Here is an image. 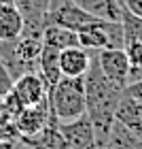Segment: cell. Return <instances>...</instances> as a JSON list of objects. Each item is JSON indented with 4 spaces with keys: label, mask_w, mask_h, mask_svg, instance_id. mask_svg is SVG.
Returning a JSON list of instances; mask_svg holds the SVG:
<instances>
[{
    "label": "cell",
    "mask_w": 142,
    "mask_h": 149,
    "mask_svg": "<svg viewBox=\"0 0 142 149\" xmlns=\"http://www.w3.org/2000/svg\"><path fill=\"white\" fill-rule=\"evenodd\" d=\"M74 2L98 19H110V22H119L121 19L119 0H74Z\"/></svg>",
    "instance_id": "cell-15"
},
{
    "label": "cell",
    "mask_w": 142,
    "mask_h": 149,
    "mask_svg": "<svg viewBox=\"0 0 142 149\" xmlns=\"http://www.w3.org/2000/svg\"><path fill=\"white\" fill-rule=\"evenodd\" d=\"M49 100H43L34 107H26L15 117V126H17V132H19V139L21 136H34L38 134L43 128L47 126V119H49Z\"/></svg>",
    "instance_id": "cell-7"
},
{
    "label": "cell",
    "mask_w": 142,
    "mask_h": 149,
    "mask_svg": "<svg viewBox=\"0 0 142 149\" xmlns=\"http://www.w3.org/2000/svg\"><path fill=\"white\" fill-rule=\"evenodd\" d=\"M91 62V51L85 47H68L59 51V72L62 77H85Z\"/></svg>",
    "instance_id": "cell-9"
},
{
    "label": "cell",
    "mask_w": 142,
    "mask_h": 149,
    "mask_svg": "<svg viewBox=\"0 0 142 149\" xmlns=\"http://www.w3.org/2000/svg\"><path fill=\"white\" fill-rule=\"evenodd\" d=\"M106 149H142V130L114 119L106 139Z\"/></svg>",
    "instance_id": "cell-10"
},
{
    "label": "cell",
    "mask_w": 142,
    "mask_h": 149,
    "mask_svg": "<svg viewBox=\"0 0 142 149\" xmlns=\"http://www.w3.org/2000/svg\"><path fill=\"white\" fill-rule=\"evenodd\" d=\"M83 79H85V102H87L85 113L91 119L96 143L102 149L106 147L108 132H110V126L114 121V109H117V102L123 94V87L114 85L112 81L104 77L98 64L96 51H91V62Z\"/></svg>",
    "instance_id": "cell-1"
},
{
    "label": "cell",
    "mask_w": 142,
    "mask_h": 149,
    "mask_svg": "<svg viewBox=\"0 0 142 149\" xmlns=\"http://www.w3.org/2000/svg\"><path fill=\"white\" fill-rule=\"evenodd\" d=\"M43 43L51 45L55 49H68V47H81L79 43V32L64 28V26H55V24H47L43 30Z\"/></svg>",
    "instance_id": "cell-14"
},
{
    "label": "cell",
    "mask_w": 142,
    "mask_h": 149,
    "mask_svg": "<svg viewBox=\"0 0 142 149\" xmlns=\"http://www.w3.org/2000/svg\"><path fill=\"white\" fill-rule=\"evenodd\" d=\"M49 109L59 121H72L85 115V79L83 77H62L47 92Z\"/></svg>",
    "instance_id": "cell-2"
},
{
    "label": "cell",
    "mask_w": 142,
    "mask_h": 149,
    "mask_svg": "<svg viewBox=\"0 0 142 149\" xmlns=\"http://www.w3.org/2000/svg\"><path fill=\"white\" fill-rule=\"evenodd\" d=\"M93 19H98V17L83 11L74 0H49V11H47L45 22L55 24V26H64V28L79 32L83 26L91 24Z\"/></svg>",
    "instance_id": "cell-3"
},
{
    "label": "cell",
    "mask_w": 142,
    "mask_h": 149,
    "mask_svg": "<svg viewBox=\"0 0 142 149\" xmlns=\"http://www.w3.org/2000/svg\"><path fill=\"white\" fill-rule=\"evenodd\" d=\"M96 56H98V64L102 68L104 77L125 90L127 72H130V60L125 56V49H100L96 51Z\"/></svg>",
    "instance_id": "cell-5"
},
{
    "label": "cell",
    "mask_w": 142,
    "mask_h": 149,
    "mask_svg": "<svg viewBox=\"0 0 142 149\" xmlns=\"http://www.w3.org/2000/svg\"><path fill=\"white\" fill-rule=\"evenodd\" d=\"M114 119L121 121V124L136 128V130H142V104L138 102L136 98H132L130 94L123 90L117 109H114Z\"/></svg>",
    "instance_id": "cell-12"
},
{
    "label": "cell",
    "mask_w": 142,
    "mask_h": 149,
    "mask_svg": "<svg viewBox=\"0 0 142 149\" xmlns=\"http://www.w3.org/2000/svg\"><path fill=\"white\" fill-rule=\"evenodd\" d=\"M125 92L130 94L132 98H136L138 102L142 104V79H140V81H136V83H130V85L125 87Z\"/></svg>",
    "instance_id": "cell-20"
},
{
    "label": "cell",
    "mask_w": 142,
    "mask_h": 149,
    "mask_svg": "<svg viewBox=\"0 0 142 149\" xmlns=\"http://www.w3.org/2000/svg\"><path fill=\"white\" fill-rule=\"evenodd\" d=\"M121 26H123V36H125V45L134 43V40H142V17L134 15L121 4Z\"/></svg>",
    "instance_id": "cell-16"
},
{
    "label": "cell",
    "mask_w": 142,
    "mask_h": 149,
    "mask_svg": "<svg viewBox=\"0 0 142 149\" xmlns=\"http://www.w3.org/2000/svg\"><path fill=\"white\" fill-rule=\"evenodd\" d=\"M21 149H34V147H30V145H23V147H21Z\"/></svg>",
    "instance_id": "cell-22"
},
{
    "label": "cell",
    "mask_w": 142,
    "mask_h": 149,
    "mask_svg": "<svg viewBox=\"0 0 142 149\" xmlns=\"http://www.w3.org/2000/svg\"><path fill=\"white\" fill-rule=\"evenodd\" d=\"M11 90H13V77L9 74V70H6V66L2 62V58H0V98H4Z\"/></svg>",
    "instance_id": "cell-18"
},
{
    "label": "cell",
    "mask_w": 142,
    "mask_h": 149,
    "mask_svg": "<svg viewBox=\"0 0 142 149\" xmlns=\"http://www.w3.org/2000/svg\"><path fill=\"white\" fill-rule=\"evenodd\" d=\"M13 4L19 9V13L23 17L21 34L43 38V30L47 26L45 17H47V11H49V0H15Z\"/></svg>",
    "instance_id": "cell-6"
},
{
    "label": "cell",
    "mask_w": 142,
    "mask_h": 149,
    "mask_svg": "<svg viewBox=\"0 0 142 149\" xmlns=\"http://www.w3.org/2000/svg\"><path fill=\"white\" fill-rule=\"evenodd\" d=\"M119 2L123 4L130 13H134V15L142 17V0H119Z\"/></svg>",
    "instance_id": "cell-19"
},
{
    "label": "cell",
    "mask_w": 142,
    "mask_h": 149,
    "mask_svg": "<svg viewBox=\"0 0 142 149\" xmlns=\"http://www.w3.org/2000/svg\"><path fill=\"white\" fill-rule=\"evenodd\" d=\"M59 132L70 149H100L96 143L91 119L87 117V113L72 121H59Z\"/></svg>",
    "instance_id": "cell-4"
},
{
    "label": "cell",
    "mask_w": 142,
    "mask_h": 149,
    "mask_svg": "<svg viewBox=\"0 0 142 149\" xmlns=\"http://www.w3.org/2000/svg\"><path fill=\"white\" fill-rule=\"evenodd\" d=\"M15 0H0V4H13Z\"/></svg>",
    "instance_id": "cell-21"
},
{
    "label": "cell",
    "mask_w": 142,
    "mask_h": 149,
    "mask_svg": "<svg viewBox=\"0 0 142 149\" xmlns=\"http://www.w3.org/2000/svg\"><path fill=\"white\" fill-rule=\"evenodd\" d=\"M23 17L15 4H0V40H15L21 36Z\"/></svg>",
    "instance_id": "cell-13"
},
{
    "label": "cell",
    "mask_w": 142,
    "mask_h": 149,
    "mask_svg": "<svg viewBox=\"0 0 142 149\" xmlns=\"http://www.w3.org/2000/svg\"><path fill=\"white\" fill-rule=\"evenodd\" d=\"M125 56H127V60H130V66L142 68V40L127 43L125 45Z\"/></svg>",
    "instance_id": "cell-17"
},
{
    "label": "cell",
    "mask_w": 142,
    "mask_h": 149,
    "mask_svg": "<svg viewBox=\"0 0 142 149\" xmlns=\"http://www.w3.org/2000/svg\"><path fill=\"white\" fill-rule=\"evenodd\" d=\"M13 92L21 100L23 107H34L47 98V87L45 81L40 79L38 72H26L19 79L13 81Z\"/></svg>",
    "instance_id": "cell-8"
},
{
    "label": "cell",
    "mask_w": 142,
    "mask_h": 149,
    "mask_svg": "<svg viewBox=\"0 0 142 149\" xmlns=\"http://www.w3.org/2000/svg\"><path fill=\"white\" fill-rule=\"evenodd\" d=\"M36 72L40 74V79L45 81V87H47V92H49L51 87L62 79V72H59V49L43 43V49H40V56H38V70Z\"/></svg>",
    "instance_id": "cell-11"
}]
</instances>
